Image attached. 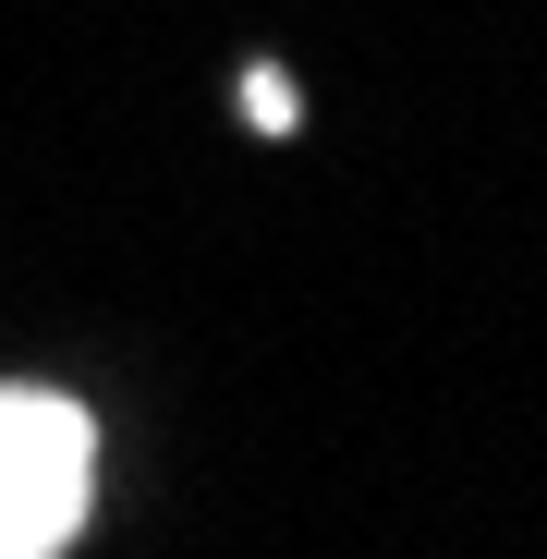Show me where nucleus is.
Segmentation results:
<instances>
[{
  "label": "nucleus",
  "mask_w": 547,
  "mask_h": 559,
  "mask_svg": "<svg viewBox=\"0 0 547 559\" xmlns=\"http://www.w3.org/2000/svg\"><path fill=\"white\" fill-rule=\"evenodd\" d=\"M243 122H267V134H293V122H305V98H293L281 73H243Z\"/></svg>",
  "instance_id": "2"
},
{
  "label": "nucleus",
  "mask_w": 547,
  "mask_h": 559,
  "mask_svg": "<svg viewBox=\"0 0 547 559\" xmlns=\"http://www.w3.org/2000/svg\"><path fill=\"white\" fill-rule=\"evenodd\" d=\"M85 475H98V438L73 402L49 390H0V559H37L73 535Z\"/></svg>",
  "instance_id": "1"
}]
</instances>
